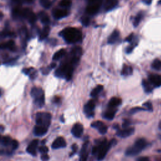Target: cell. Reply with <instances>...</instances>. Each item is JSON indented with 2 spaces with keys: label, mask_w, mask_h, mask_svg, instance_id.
Listing matches in <instances>:
<instances>
[{
  "label": "cell",
  "mask_w": 161,
  "mask_h": 161,
  "mask_svg": "<svg viewBox=\"0 0 161 161\" xmlns=\"http://www.w3.org/2000/svg\"><path fill=\"white\" fill-rule=\"evenodd\" d=\"M60 35L63 37L65 42L69 44H73L81 39L82 34L78 29L75 28H67L60 32Z\"/></svg>",
  "instance_id": "6da1fadb"
},
{
  "label": "cell",
  "mask_w": 161,
  "mask_h": 161,
  "mask_svg": "<svg viewBox=\"0 0 161 161\" xmlns=\"http://www.w3.org/2000/svg\"><path fill=\"white\" fill-rule=\"evenodd\" d=\"M147 145V142L144 139H137L135 144L132 147H130L126 150V155L127 156H134L138 155L142 151Z\"/></svg>",
  "instance_id": "7a4b0ae2"
},
{
  "label": "cell",
  "mask_w": 161,
  "mask_h": 161,
  "mask_svg": "<svg viewBox=\"0 0 161 161\" xmlns=\"http://www.w3.org/2000/svg\"><path fill=\"white\" fill-rule=\"evenodd\" d=\"M115 143L116 140L115 139H113L110 142H108L106 139H104L99 144V145H97L98 147V152L97 154V155L98 160L99 161L102 160L105 157V156L108 152L109 150L111 147V146H113Z\"/></svg>",
  "instance_id": "3957f363"
},
{
  "label": "cell",
  "mask_w": 161,
  "mask_h": 161,
  "mask_svg": "<svg viewBox=\"0 0 161 161\" xmlns=\"http://www.w3.org/2000/svg\"><path fill=\"white\" fill-rule=\"evenodd\" d=\"M51 115L47 112H39L35 116L36 125L46 127L48 129L51 123Z\"/></svg>",
  "instance_id": "277c9868"
},
{
  "label": "cell",
  "mask_w": 161,
  "mask_h": 161,
  "mask_svg": "<svg viewBox=\"0 0 161 161\" xmlns=\"http://www.w3.org/2000/svg\"><path fill=\"white\" fill-rule=\"evenodd\" d=\"M31 96L34 99V101L39 107L43 106L45 103V96L43 90L39 88H34L31 91Z\"/></svg>",
  "instance_id": "5b68a950"
},
{
  "label": "cell",
  "mask_w": 161,
  "mask_h": 161,
  "mask_svg": "<svg viewBox=\"0 0 161 161\" xmlns=\"http://www.w3.org/2000/svg\"><path fill=\"white\" fill-rule=\"evenodd\" d=\"M22 17L26 18L30 23H34L37 20L36 15L30 8L22 9Z\"/></svg>",
  "instance_id": "8992f818"
},
{
  "label": "cell",
  "mask_w": 161,
  "mask_h": 161,
  "mask_svg": "<svg viewBox=\"0 0 161 161\" xmlns=\"http://www.w3.org/2000/svg\"><path fill=\"white\" fill-rule=\"evenodd\" d=\"M91 126L93 128L97 129L99 132V134H101L102 135H105L108 130L107 126L101 121H94L91 124Z\"/></svg>",
  "instance_id": "52a82bcc"
},
{
  "label": "cell",
  "mask_w": 161,
  "mask_h": 161,
  "mask_svg": "<svg viewBox=\"0 0 161 161\" xmlns=\"http://www.w3.org/2000/svg\"><path fill=\"white\" fill-rule=\"evenodd\" d=\"M94 108H95V103L93 100H89L84 106V113L88 116L92 117L94 115Z\"/></svg>",
  "instance_id": "ba28073f"
},
{
  "label": "cell",
  "mask_w": 161,
  "mask_h": 161,
  "mask_svg": "<svg viewBox=\"0 0 161 161\" xmlns=\"http://www.w3.org/2000/svg\"><path fill=\"white\" fill-rule=\"evenodd\" d=\"M135 132V129L132 127H128L125 128L124 130H118L116 135L121 137V138H126V137H130L132 135H133Z\"/></svg>",
  "instance_id": "9c48e42d"
},
{
  "label": "cell",
  "mask_w": 161,
  "mask_h": 161,
  "mask_svg": "<svg viewBox=\"0 0 161 161\" xmlns=\"http://www.w3.org/2000/svg\"><path fill=\"white\" fill-rule=\"evenodd\" d=\"M88 145H89L88 142H86L83 144L81 150H80V155H79V161H87L88 155H89Z\"/></svg>",
  "instance_id": "30bf717a"
},
{
  "label": "cell",
  "mask_w": 161,
  "mask_h": 161,
  "mask_svg": "<svg viewBox=\"0 0 161 161\" xmlns=\"http://www.w3.org/2000/svg\"><path fill=\"white\" fill-rule=\"evenodd\" d=\"M83 126L80 124H75L72 128L71 133L76 138H79L83 134Z\"/></svg>",
  "instance_id": "8fae6325"
},
{
  "label": "cell",
  "mask_w": 161,
  "mask_h": 161,
  "mask_svg": "<svg viewBox=\"0 0 161 161\" xmlns=\"http://www.w3.org/2000/svg\"><path fill=\"white\" fill-rule=\"evenodd\" d=\"M66 147V142L65 139L62 137H58L52 143V147L54 149H58L61 148H64Z\"/></svg>",
  "instance_id": "7c38bea8"
},
{
  "label": "cell",
  "mask_w": 161,
  "mask_h": 161,
  "mask_svg": "<svg viewBox=\"0 0 161 161\" xmlns=\"http://www.w3.org/2000/svg\"><path fill=\"white\" fill-rule=\"evenodd\" d=\"M149 82L154 87L161 86V75L159 74H150L149 76Z\"/></svg>",
  "instance_id": "4fadbf2b"
},
{
  "label": "cell",
  "mask_w": 161,
  "mask_h": 161,
  "mask_svg": "<svg viewBox=\"0 0 161 161\" xmlns=\"http://www.w3.org/2000/svg\"><path fill=\"white\" fill-rule=\"evenodd\" d=\"M39 145V140H34L32 141V142L28 145L27 148V151L28 153L32 155H36L37 154V148Z\"/></svg>",
  "instance_id": "5bb4252c"
},
{
  "label": "cell",
  "mask_w": 161,
  "mask_h": 161,
  "mask_svg": "<svg viewBox=\"0 0 161 161\" xmlns=\"http://www.w3.org/2000/svg\"><path fill=\"white\" fill-rule=\"evenodd\" d=\"M48 130V129L46 127L39 126V125H36L34 127V134L36 136H43L45 135Z\"/></svg>",
  "instance_id": "9a60e30c"
},
{
  "label": "cell",
  "mask_w": 161,
  "mask_h": 161,
  "mask_svg": "<svg viewBox=\"0 0 161 161\" xmlns=\"http://www.w3.org/2000/svg\"><path fill=\"white\" fill-rule=\"evenodd\" d=\"M99 7H100L99 3H92L87 7L86 12L89 15H94L99 11Z\"/></svg>",
  "instance_id": "2e32d148"
},
{
  "label": "cell",
  "mask_w": 161,
  "mask_h": 161,
  "mask_svg": "<svg viewBox=\"0 0 161 161\" xmlns=\"http://www.w3.org/2000/svg\"><path fill=\"white\" fill-rule=\"evenodd\" d=\"M68 15V12L65 9H56L53 12V16L56 19H60L65 17Z\"/></svg>",
  "instance_id": "e0dca14e"
},
{
  "label": "cell",
  "mask_w": 161,
  "mask_h": 161,
  "mask_svg": "<svg viewBox=\"0 0 161 161\" xmlns=\"http://www.w3.org/2000/svg\"><path fill=\"white\" fill-rule=\"evenodd\" d=\"M121 103V99L119 98L113 97L112 98L108 103V107L110 108H114L118 106H119Z\"/></svg>",
  "instance_id": "ac0fdd59"
},
{
  "label": "cell",
  "mask_w": 161,
  "mask_h": 161,
  "mask_svg": "<svg viewBox=\"0 0 161 161\" xmlns=\"http://www.w3.org/2000/svg\"><path fill=\"white\" fill-rule=\"evenodd\" d=\"M119 36H120L119 31H118L116 30L113 31V32L111 34V35L108 38V44H115L116 41L118 40V38H119Z\"/></svg>",
  "instance_id": "d6986e66"
},
{
  "label": "cell",
  "mask_w": 161,
  "mask_h": 161,
  "mask_svg": "<svg viewBox=\"0 0 161 161\" xmlns=\"http://www.w3.org/2000/svg\"><path fill=\"white\" fill-rule=\"evenodd\" d=\"M39 17L42 23H44V24H48L50 22L49 16L47 15V13H45V12H40L39 13Z\"/></svg>",
  "instance_id": "ffe728a7"
},
{
  "label": "cell",
  "mask_w": 161,
  "mask_h": 161,
  "mask_svg": "<svg viewBox=\"0 0 161 161\" xmlns=\"http://www.w3.org/2000/svg\"><path fill=\"white\" fill-rule=\"evenodd\" d=\"M50 27L49 26H45L44 27L43 29L42 30L40 34V36H39V38H40V40H42L45 39V38H47V37H48L49 34V32H50Z\"/></svg>",
  "instance_id": "44dd1931"
},
{
  "label": "cell",
  "mask_w": 161,
  "mask_h": 161,
  "mask_svg": "<svg viewBox=\"0 0 161 161\" xmlns=\"http://www.w3.org/2000/svg\"><path fill=\"white\" fill-rule=\"evenodd\" d=\"M1 49H6L8 48L10 49L11 50H15V42L13 40H9L6 43L3 44L1 46Z\"/></svg>",
  "instance_id": "7402d4cb"
},
{
  "label": "cell",
  "mask_w": 161,
  "mask_h": 161,
  "mask_svg": "<svg viewBox=\"0 0 161 161\" xmlns=\"http://www.w3.org/2000/svg\"><path fill=\"white\" fill-rule=\"evenodd\" d=\"M115 113H116V110H113V108H110V110H108L105 113V115H104V118H106V119H107V120H111L113 119V118H114Z\"/></svg>",
  "instance_id": "603a6c76"
},
{
  "label": "cell",
  "mask_w": 161,
  "mask_h": 161,
  "mask_svg": "<svg viewBox=\"0 0 161 161\" xmlns=\"http://www.w3.org/2000/svg\"><path fill=\"white\" fill-rule=\"evenodd\" d=\"M117 3V0H106L105 3V8L106 10H110L116 5Z\"/></svg>",
  "instance_id": "cb8c5ba5"
},
{
  "label": "cell",
  "mask_w": 161,
  "mask_h": 161,
  "mask_svg": "<svg viewBox=\"0 0 161 161\" xmlns=\"http://www.w3.org/2000/svg\"><path fill=\"white\" fill-rule=\"evenodd\" d=\"M151 84H151L149 81H147V80H146L145 79L142 80V85L145 92L150 93L152 91V86H151Z\"/></svg>",
  "instance_id": "d4e9b609"
},
{
  "label": "cell",
  "mask_w": 161,
  "mask_h": 161,
  "mask_svg": "<svg viewBox=\"0 0 161 161\" xmlns=\"http://www.w3.org/2000/svg\"><path fill=\"white\" fill-rule=\"evenodd\" d=\"M132 72H133V69H132V67L129 65H125L124 66V68L122 69V71H121V74L123 75H129L132 74Z\"/></svg>",
  "instance_id": "484cf974"
},
{
  "label": "cell",
  "mask_w": 161,
  "mask_h": 161,
  "mask_svg": "<svg viewBox=\"0 0 161 161\" xmlns=\"http://www.w3.org/2000/svg\"><path fill=\"white\" fill-rule=\"evenodd\" d=\"M12 140L11 137L8 136H4L1 137V143L3 146H8L9 145H11Z\"/></svg>",
  "instance_id": "4316f807"
},
{
  "label": "cell",
  "mask_w": 161,
  "mask_h": 161,
  "mask_svg": "<svg viewBox=\"0 0 161 161\" xmlns=\"http://www.w3.org/2000/svg\"><path fill=\"white\" fill-rule=\"evenodd\" d=\"M65 54V50L64 49H60V50L57 52L56 53L54 54L53 56V60H58L60 59Z\"/></svg>",
  "instance_id": "83f0119b"
},
{
  "label": "cell",
  "mask_w": 161,
  "mask_h": 161,
  "mask_svg": "<svg viewBox=\"0 0 161 161\" xmlns=\"http://www.w3.org/2000/svg\"><path fill=\"white\" fill-rule=\"evenodd\" d=\"M103 89V86H102V85H98V86H97L95 88L93 89V91L91 93V96L92 97H96Z\"/></svg>",
  "instance_id": "f1b7e54d"
},
{
  "label": "cell",
  "mask_w": 161,
  "mask_h": 161,
  "mask_svg": "<svg viewBox=\"0 0 161 161\" xmlns=\"http://www.w3.org/2000/svg\"><path fill=\"white\" fill-rule=\"evenodd\" d=\"M12 15L13 18H15L22 17V10L20 8V7H16L13 9Z\"/></svg>",
  "instance_id": "f546056e"
},
{
  "label": "cell",
  "mask_w": 161,
  "mask_h": 161,
  "mask_svg": "<svg viewBox=\"0 0 161 161\" xmlns=\"http://www.w3.org/2000/svg\"><path fill=\"white\" fill-rule=\"evenodd\" d=\"M72 55H73V57H75V58H79L81 55L82 53V49L80 47H74V48L72 50Z\"/></svg>",
  "instance_id": "4dcf8cb0"
},
{
  "label": "cell",
  "mask_w": 161,
  "mask_h": 161,
  "mask_svg": "<svg viewBox=\"0 0 161 161\" xmlns=\"http://www.w3.org/2000/svg\"><path fill=\"white\" fill-rule=\"evenodd\" d=\"M152 68L157 70H161V60L158 59H155L152 64Z\"/></svg>",
  "instance_id": "1f68e13d"
},
{
  "label": "cell",
  "mask_w": 161,
  "mask_h": 161,
  "mask_svg": "<svg viewBox=\"0 0 161 161\" xmlns=\"http://www.w3.org/2000/svg\"><path fill=\"white\" fill-rule=\"evenodd\" d=\"M142 17H143L142 13H139L138 15L135 17L134 20V25L135 27H137L139 25L140 21L142 20Z\"/></svg>",
  "instance_id": "d6a6232c"
},
{
  "label": "cell",
  "mask_w": 161,
  "mask_h": 161,
  "mask_svg": "<svg viewBox=\"0 0 161 161\" xmlns=\"http://www.w3.org/2000/svg\"><path fill=\"white\" fill-rule=\"evenodd\" d=\"M59 5L61 7L64 8L69 7L71 5V1L70 0H60V1L59 2Z\"/></svg>",
  "instance_id": "836d02e7"
},
{
  "label": "cell",
  "mask_w": 161,
  "mask_h": 161,
  "mask_svg": "<svg viewBox=\"0 0 161 161\" xmlns=\"http://www.w3.org/2000/svg\"><path fill=\"white\" fill-rule=\"evenodd\" d=\"M40 3L42 6L47 9L49 8L52 4L50 0H40Z\"/></svg>",
  "instance_id": "e575fe53"
},
{
  "label": "cell",
  "mask_w": 161,
  "mask_h": 161,
  "mask_svg": "<svg viewBox=\"0 0 161 161\" xmlns=\"http://www.w3.org/2000/svg\"><path fill=\"white\" fill-rule=\"evenodd\" d=\"M81 22L84 26H88L90 23V19L87 17H83L81 19Z\"/></svg>",
  "instance_id": "d590c367"
},
{
  "label": "cell",
  "mask_w": 161,
  "mask_h": 161,
  "mask_svg": "<svg viewBox=\"0 0 161 161\" xmlns=\"http://www.w3.org/2000/svg\"><path fill=\"white\" fill-rule=\"evenodd\" d=\"M39 151L42 154H47V152H48L49 149L46 146H42L39 148Z\"/></svg>",
  "instance_id": "8d00e7d4"
},
{
  "label": "cell",
  "mask_w": 161,
  "mask_h": 161,
  "mask_svg": "<svg viewBox=\"0 0 161 161\" xmlns=\"http://www.w3.org/2000/svg\"><path fill=\"white\" fill-rule=\"evenodd\" d=\"M143 105L146 108V110H147L149 111H152L153 107L152 105V103H151L150 102H149V101L146 102Z\"/></svg>",
  "instance_id": "74e56055"
},
{
  "label": "cell",
  "mask_w": 161,
  "mask_h": 161,
  "mask_svg": "<svg viewBox=\"0 0 161 161\" xmlns=\"http://www.w3.org/2000/svg\"><path fill=\"white\" fill-rule=\"evenodd\" d=\"M11 145H12V148L13 150H16V149L18 147L19 144H18V142H17V140H12V142Z\"/></svg>",
  "instance_id": "f35d334b"
},
{
  "label": "cell",
  "mask_w": 161,
  "mask_h": 161,
  "mask_svg": "<svg viewBox=\"0 0 161 161\" xmlns=\"http://www.w3.org/2000/svg\"><path fill=\"white\" fill-rule=\"evenodd\" d=\"M41 159L43 161H47L49 159V157L47 154H42L41 156Z\"/></svg>",
  "instance_id": "ab89813d"
},
{
  "label": "cell",
  "mask_w": 161,
  "mask_h": 161,
  "mask_svg": "<svg viewBox=\"0 0 161 161\" xmlns=\"http://www.w3.org/2000/svg\"><path fill=\"white\" fill-rule=\"evenodd\" d=\"M13 3L15 4V8L16 7H20V5L21 4V0H12Z\"/></svg>",
  "instance_id": "60d3db41"
},
{
  "label": "cell",
  "mask_w": 161,
  "mask_h": 161,
  "mask_svg": "<svg viewBox=\"0 0 161 161\" xmlns=\"http://www.w3.org/2000/svg\"><path fill=\"white\" fill-rule=\"evenodd\" d=\"M137 161H150L149 158L147 157H142L137 159Z\"/></svg>",
  "instance_id": "b9f144b4"
},
{
  "label": "cell",
  "mask_w": 161,
  "mask_h": 161,
  "mask_svg": "<svg viewBox=\"0 0 161 161\" xmlns=\"http://www.w3.org/2000/svg\"><path fill=\"white\" fill-rule=\"evenodd\" d=\"M134 48V46H132H132H129V47H128V48L126 49V53H128V54L130 53L131 52H132V50H133Z\"/></svg>",
  "instance_id": "7bdbcfd3"
},
{
  "label": "cell",
  "mask_w": 161,
  "mask_h": 161,
  "mask_svg": "<svg viewBox=\"0 0 161 161\" xmlns=\"http://www.w3.org/2000/svg\"><path fill=\"white\" fill-rule=\"evenodd\" d=\"M133 37H134V34H130V35L129 37H128L126 38V39H125V41L130 42L132 41V40L133 39Z\"/></svg>",
  "instance_id": "ee69618b"
},
{
  "label": "cell",
  "mask_w": 161,
  "mask_h": 161,
  "mask_svg": "<svg viewBox=\"0 0 161 161\" xmlns=\"http://www.w3.org/2000/svg\"><path fill=\"white\" fill-rule=\"evenodd\" d=\"M73 153H75L76 152V151H77V148H78V147L76 145H73Z\"/></svg>",
  "instance_id": "f6af8a7d"
},
{
  "label": "cell",
  "mask_w": 161,
  "mask_h": 161,
  "mask_svg": "<svg viewBox=\"0 0 161 161\" xmlns=\"http://www.w3.org/2000/svg\"><path fill=\"white\" fill-rule=\"evenodd\" d=\"M144 2H145L146 4H150L152 2V0H144Z\"/></svg>",
  "instance_id": "bcb514c9"
},
{
  "label": "cell",
  "mask_w": 161,
  "mask_h": 161,
  "mask_svg": "<svg viewBox=\"0 0 161 161\" xmlns=\"http://www.w3.org/2000/svg\"><path fill=\"white\" fill-rule=\"evenodd\" d=\"M98 0H89V2L91 3H94L95 2L98 1Z\"/></svg>",
  "instance_id": "7dc6e473"
},
{
  "label": "cell",
  "mask_w": 161,
  "mask_h": 161,
  "mask_svg": "<svg viewBox=\"0 0 161 161\" xmlns=\"http://www.w3.org/2000/svg\"><path fill=\"white\" fill-rule=\"evenodd\" d=\"M25 1L28 3H32L34 2V0H25Z\"/></svg>",
  "instance_id": "c3c4849f"
},
{
  "label": "cell",
  "mask_w": 161,
  "mask_h": 161,
  "mask_svg": "<svg viewBox=\"0 0 161 161\" xmlns=\"http://www.w3.org/2000/svg\"><path fill=\"white\" fill-rule=\"evenodd\" d=\"M158 3H159V4H161V0H159V1H158Z\"/></svg>",
  "instance_id": "681fc988"
}]
</instances>
